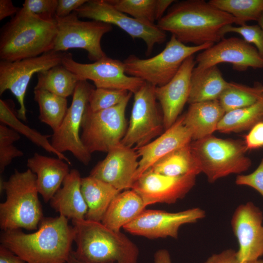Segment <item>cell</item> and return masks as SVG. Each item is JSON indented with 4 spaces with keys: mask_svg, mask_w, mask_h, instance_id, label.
Wrapping results in <instances>:
<instances>
[{
    "mask_svg": "<svg viewBox=\"0 0 263 263\" xmlns=\"http://www.w3.org/2000/svg\"><path fill=\"white\" fill-rule=\"evenodd\" d=\"M68 220L61 215L43 217L32 233L20 229L2 231L1 245L26 263H67L75 237Z\"/></svg>",
    "mask_w": 263,
    "mask_h": 263,
    "instance_id": "6da1fadb",
    "label": "cell"
},
{
    "mask_svg": "<svg viewBox=\"0 0 263 263\" xmlns=\"http://www.w3.org/2000/svg\"><path fill=\"white\" fill-rule=\"evenodd\" d=\"M236 19L204 0L175 2L157 25L178 40L194 46L214 44L223 39L221 32Z\"/></svg>",
    "mask_w": 263,
    "mask_h": 263,
    "instance_id": "7a4b0ae2",
    "label": "cell"
},
{
    "mask_svg": "<svg viewBox=\"0 0 263 263\" xmlns=\"http://www.w3.org/2000/svg\"><path fill=\"white\" fill-rule=\"evenodd\" d=\"M55 17L22 7L0 30V60L14 61L53 50L57 35Z\"/></svg>",
    "mask_w": 263,
    "mask_h": 263,
    "instance_id": "3957f363",
    "label": "cell"
},
{
    "mask_svg": "<svg viewBox=\"0 0 263 263\" xmlns=\"http://www.w3.org/2000/svg\"><path fill=\"white\" fill-rule=\"evenodd\" d=\"M79 260L89 263H137L139 249L120 231H113L101 222L86 219L72 220Z\"/></svg>",
    "mask_w": 263,
    "mask_h": 263,
    "instance_id": "277c9868",
    "label": "cell"
},
{
    "mask_svg": "<svg viewBox=\"0 0 263 263\" xmlns=\"http://www.w3.org/2000/svg\"><path fill=\"white\" fill-rule=\"evenodd\" d=\"M0 191H5L6 195L0 204L2 231L38 229L44 217L35 174L29 169L23 172L15 169L8 180L0 178Z\"/></svg>",
    "mask_w": 263,
    "mask_h": 263,
    "instance_id": "5b68a950",
    "label": "cell"
},
{
    "mask_svg": "<svg viewBox=\"0 0 263 263\" xmlns=\"http://www.w3.org/2000/svg\"><path fill=\"white\" fill-rule=\"evenodd\" d=\"M192 153L201 172L209 183L231 174H240L251 165L245 156L244 141L222 139L212 135L190 143Z\"/></svg>",
    "mask_w": 263,
    "mask_h": 263,
    "instance_id": "8992f818",
    "label": "cell"
},
{
    "mask_svg": "<svg viewBox=\"0 0 263 263\" xmlns=\"http://www.w3.org/2000/svg\"><path fill=\"white\" fill-rule=\"evenodd\" d=\"M212 45L189 46L171 35L163 50L153 57L141 59L135 55L129 56L123 61L125 72L155 87H160L175 76L187 58Z\"/></svg>",
    "mask_w": 263,
    "mask_h": 263,
    "instance_id": "52a82bcc",
    "label": "cell"
},
{
    "mask_svg": "<svg viewBox=\"0 0 263 263\" xmlns=\"http://www.w3.org/2000/svg\"><path fill=\"white\" fill-rule=\"evenodd\" d=\"M132 94L120 104L100 111L93 112L87 105L82 118L80 138L90 153L108 152L121 144L128 127L125 112Z\"/></svg>",
    "mask_w": 263,
    "mask_h": 263,
    "instance_id": "ba28073f",
    "label": "cell"
},
{
    "mask_svg": "<svg viewBox=\"0 0 263 263\" xmlns=\"http://www.w3.org/2000/svg\"><path fill=\"white\" fill-rule=\"evenodd\" d=\"M55 17L57 33L53 50L63 52L70 49H82L94 62L106 56L101 40L112 30V25L95 20H81L75 12L65 17Z\"/></svg>",
    "mask_w": 263,
    "mask_h": 263,
    "instance_id": "9c48e42d",
    "label": "cell"
},
{
    "mask_svg": "<svg viewBox=\"0 0 263 263\" xmlns=\"http://www.w3.org/2000/svg\"><path fill=\"white\" fill-rule=\"evenodd\" d=\"M66 53L54 50L41 55L14 61H0V95L9 90L16 97L19 108L18 117L27 121L25 96L30 81L36 73L62 64Z\"/></svg>",
    "mask_w": 263,
    "mask_h": 263,
    "instance_id": "30bf717a",
    "label": "cell"
},
{
    "mask_svg": "<svg viewBox=\"0 0 263 263\" xmlns=\"http://www.w3.org/2000/svg\"><path fill=\"white\" fill-rule=\"evenodd\" d=\"M155 86L145 82L134 94V101L129 125L121 143L135 150L151 141L164 128L159 111Z\"/></svg>",
    "mask_w": 263,
    "mask_h": 263,
    "instance_id": "8fae6325",
    "label": "cell"
},
{
    "mask_svg": "<svg viewBox=\"0 0 263 263\" xmlns=\"http://www.w3.org/2000/svg\"><path fill=\"white\" fill-rule=\"evenodd\" d=\"M78 18H87L114 25L135 39H142L146 46V55L151 54L154 46L164 42L166 32L157 24L150 23L128 16L107 2V0H88L75 11Z\"/></svg>",
    "mask_w": 263,
    "mask_h": 263,
    "instance_id": "7c38bea8",
    "label": "cell"
},
{
    "mask_svg": "<svg viewBox=\"0 0 263 263\" xmlns=\"http://www.w3.org/2000/svg\"><path fill=\"white\" fill-rule=\"evenodd\" d=\"M94 88L87 80H80L78 82L73 94L71 104L60 126L52 135L51 142L58 152L63 153L70 151L85 165L89 163L91 154L83 145L79 132L84 112Z\"/></svg>",
    "mask_w": 263,
    "mask_h": 263,
    "instance_id": "4fadbf2b",
    "label": "cell"
},
{
    "mask_svg": "<svg viewBox=\"0 0 263 263\" xmlns=\"http://www.w3.org/2000/svg\"><path fill=\"white\" fill-rule=\"evenodd\" d=\"M62 64L80 80L93 81L96 88L126 90L134 94L145 83L141 78L126 74L123 61L107 56L92 63H81L66 53Z\"/></svg>",
    "mask_w": 263,
    "mask_h": 263,
    "instance_id": "5bb4252c",
    "label": "cell"
},
{
    "mask_svg": "<svg viewBox=\"0 0 263 263\" xmlns=\"http://www.w3.org/2000/svg\"><path fill=\"white\" fill-rule=\"evenodd\" d=\"M205 216V211L199 207L176 212L145 209L123 228L132 235L151 239L169 237L177 239L182 225L194 223Z\"/></svg>",
    "mask_w": 263,
    "mask_h": 263,
    "instance_id": "9a60e30c",
    "label": "cell"
},
{
    "mask_svg": "<svg viewBox=\"0 0 263 263\" xmlns=\"http://www.w3.org/2000/svg\"><path fill=\"white\" fill-rule=\"evenodd\" d=\"M193 71H200L221 63H228L240 72L248 68L263 69V56L253 45L243 39L224 38L199 53Z\"/></svg>",
    "mask_w": 263,
    "mask_h": 263,
    "instance_id": "2e32d148",
    "label": "cell"
},
{
    "mask_svg": "<svg viewBox=\"0 0 263 263\" xmlns=\"http://www.w3.org/2000/svg\"><path fill=\"white\" fill-rule=\"evenodd\" d=\"M263 213L252 202L239 206L231 220L239 249L237 256L242 263L257 261L263 256Z\"/></svg>",
    "mask_w": 263,
    "mask_h": 263,
    "instance_id": "e0dca14e",
    "label": "cell"
},
{
    "mask_svg": "<svg viewBox=\"0 0 263 263\" xmlns=\"http://www.w3.org/2000/svg\"><path fill=\"white\" fill-rule=\"evenodd\" d=\"M196 176H169L149 169L134 182L131 189L140 196L146 207L156 203L174 204L193 188Z\"/></svg>",
    "mask_w": 263,
    "mask_h": 263,
    "instance_id": "ac0fdd59",
    "label": "cell"
},
{
    "mask_svg": "<svg viewBox=\"0 0 263 263\" xmlns=\"http://www.w3.org/2000/svg\"><path fill=\"white\" fill-rule=\"evenodd\" d=\"M92 169L90 176L121 191L132 188L138 167L136 150L121 143L109 152Z\"/></svg>",
    "mask_w": 263,
    "mask_h": 263,
    "instance_id": "d6986e66",
    "label": "cell"
},
{
    "mask_svg": "<svg viewBox=\"0 0 263 263\" xmlns=\"http://www.w3.org/2000/svg\"><path fill=\"white\" fill-rule=\"evenodd\" d=\"M195 65L194 55L188 57L168 83L155 88V94L162 110L165 130L175 123L185 104L188 103L192 73Z\"/></svg>",
    "mask_w": 263,
    "mask_h": 263,
    "instance_id": "ffe728a7",
    "label": "cell"
},
{
    "mask_svg": "<svg viewBox=\"0 0 263 263\" xmlns=\"http://www.w3.org/2000/svg\"><path fill=\"white\" fill-rule=\"evenodd\" d=\"M183 120V115L157 138L135 150L140 159L134 181L160 159L192 141L191 134Z\"/></svg>",
    "mask_w": 263,
    "mask_h": 263,
    "instance_id": "44dd1931",
    "label": "cell"
},
{
    "mask_svg": "<svg viewBox=\"0 0 263 263\" xmlns=\"http://www.w3.org/2000/svg\"><path fill=\"white\" fill-rule=\"evenodd\" d=\"M69 164L59 158L41 155L38 152L27 160V167L36 176L38 193L46 203L50 201L60 188L70 172Z\"/></svg>",
    "mask_w": 263,
    "mask_h": 263,
    "instance_id": "7402d4cb",
    "label": "cell"
},
{
    "mask_svg": "<svg viewBox=\"0 0 263 263\" xmlns=\"http://www.w3.org/2000/svg\"><path fill=\"white\" fill-rule=\"evenodd\" d=\"M81 178L78 170H71L50 201L51 207L68 219H85L88 207L81 192Z\"/></svg>",
    "mask_w": 263,
    "mask_h": 263,
    "instance_id": "603a6c76",
    "label": "cell"
},
{
    "mask_svg": "<svg viewBox=\"0 0 263 263\" xmlns=\"http://www.w3.org/2000/svg\"><path fill=\"white\" fill-rule=\"evenodd\" d=\"M225 113L218 100L192 103L183 115V123L197 140L212 135Z\"/></svg>",
    "mask_w": 263,
    "mask_h": 263,
    "instance_id": "cb8c5ba5",
    "label": "cell"
},
{
    "mask_svg": "<svg viewBox=\"0 0 263 263\" xmlns=\"http://www.w3.org/2000/svg\"><path fill=\"white\" fill-rule=\"evenodd\" d=\"M140 196L132 189L119 193L112 200L101 223L109 228L120 231L146 208Z\"/></svg>",
    "mask_w": 263,
    "mask_h": 263,
    "instance_id": "d4e9b609",
    "label": "cell"
},
{
    "mask_svg": "<svg viewBox=\"0 0 263 263\" xmlns=\"http://www.w3.org/2000/svg\"><path fill=\"white\" fill-rule=\"evenodd\" d=\"M81 189L88 207L85 219L96 222H101L112 200L121 192L90 175L81 178Z\"/></svg>",
    "mask_w": 263,
    "mask_h": 263,
    "instance_id": "484cf974",
    "label": "cell"
},
{
    "mask_svg": "<svg viewBox=\"0 0 263 263\" xmlns=\"http://www.w3.org/2000/svg\"><path fill=\"white\" fill-rule=\"evenodd\" d=\"M229 83L224 79L217 65L200 71H193L188 103L218 100Z\"/></svg>",
    "mask_w": 263,
    "mask_h": 263,
    "instance_id": "4316f807",
    "label": "cell"
},
{
    "mask_svg": "<svg viewBox=\"0 0 263 263\" xmlns=\"http://www.w3.org/2000/svg\"><path fill=\"white\" fill-rule=\"evenodd\" d=\"M190 143L170 152L149 169L169 176H197L201 171L191 151Z\"/></svg>",
    "mask_w": 263,
    "mask_h": 263,
    "instance_id": "83f0119b",
    "label": "cell"
},
{
    "mask_svg": "<svg viewBox=\"0 0 263 263\" xmlns=\"http://www.w3.org/2000/svg\"><path fill=\"white\" fill-rule=\"evenodd\" d=\"M80 80L76 74L61 64L38 73V81L34 90L47 91L67 98L73 95Z\"/></svg>",
    "mask_w": 263,
    "mask_h": 263,
    "instance_id": "f1b7e54d",
    "label": "cell"
},
{
    "mask_svg": "<svg viewBox=\"0 0 263 263\" xmlns=\"http://www.w3.org/2000/svg\"><path fill=\"white\" fill-rule=\"evenodd\" d=\"M263 121V95L256 103L248 107L225 113L217 131L222 133L238 132L250 130Z\"/></svg>",
    "mask_w": 263,
    "mask_h": 263,
    "instance_id": "f546056e",
    "label": "cell"
},
{
    "mask_svg": "<svg viewBox=\"0 0 263 263\" xmlns=\"http://www.w3.org/2000/svg\"><path fill=\"white\" fill-rule=\"evenodd\" d=\"M0 120L19 133H21L36 145L46 151L56 155L57 158L71 164L70 160L56 150L48 139L52 135H43L22 123L16 114L13 108L5 100H0Z\"/></svg>",
    "mask_w": 263,
    "mask_h": 263,
    "instance_id": "4dcf8cb0",
    "label": "cell"
},
{
    "mask_svg": "<svg viewBox=\"0 0 263 263\" xmlns=\"http://www.w3.org/2000/svg\"><path fill=\"white\" fill-rule=\"evenodd\" d=\"M34 99L39 106V119L48 125L53 132L58 130L67 113L66 98L48 91L34 90Z\"/></svg>",
    "mask_w": 263,
    "mask_h": 263,
    "instance_id": "1f68e13d",
    "label": "cell"
},
{
    "mask_svg": "<svg viewBox=\"0 0 263 263\" xmlns=\"http://www.w3.org/2000/svg\"><path fill=\"white\" fill-rule=\"evenodd\" d=\"M263 95V85L256 83L253 87L230 82L218 101L225 113L246 107L257 102Z\"/></svg>",
    "mask_w": 263,
    "mask_h": 263,
    "instance_id": "d6a6232c",
    "label": "cell"
},
{
    "mask_svg": "<svg viewBox=\"0 0 263 263\" xmlns=\"http://www.w3.org/2000/svg\"><path fill=\"white\" fill-rule=\"evenodd\" d=\"M208 2L234 17L240 26L248 21H257L263 12V0H211Z\"/></svg>",
    "mask_w": 263,
    "mask_h": 263,
    "instance_id": "836d02e7",
    "label": "cell"
},
{
    "mask_svg": "<svg viewBox=\"0 0 263 263\" xmlns=\"http://www.w3.org/2000/svg\"><path fill=\"white\" fill-rule=\"evenodd\" d=\"M118 11L150 23L156 21L157 0H107Z\"/></svg>",
    "mask_w": 263,
    "mask_h": 263,
    "instance_id": "e575fe53",
    "label": "cell"
},
{
    "mask_svg": "<svg viewBox=\"0 0 263 263\" xmlns=\"http://www.w3.org/2000/svg\"><path fill=\"white\" fill-rule=\"evenodd\" d=\"M132 94L126 90L95 88L90 94L88 106L93 112L104 110L120 104Z\"/></svg>",
    "mask_w": 263,
    "mask_h": 263,
    "instance_id": "d590c367",
    "label": "cell"
},
{
    "mask_svg": "<svg viewBox=\"0 0 263 263\" xmlns=\"http://www.w3.org/2000/svg\"><path fill=\"white\" fill-rule=\"evenodd\" d=\"M19 133L3 124L0 125V173L17 158L22 156L23 152L13 143L20 139Z\"/></svg>",
    "mask_w": 263,
    "mask_h": 263,
    "instance_id": "8d00e7d4",
    "label": "cell"
},
{
    "mask_svg": "<svg viewBox=\"0 0 263 263\" xmlns=\"http://www.w3.org/2000/svg\"><path fill=\"white\" fill-rule=\"evenodd\" d=\"M229 33H235L241 35L245 42L255 47L263 56V31L258 24H245L239 26L230 24L225 26L221 32L223 38L225 35Z\"/></svg>",
    "mask_w": 263,
    "mask_h": 263,
    "instance_id": "74e56055",
    "label": "cell"
},
{
    "mask_svg": "<svg viewBox=\"0 0 263 263\" xmlns=\"http://www.w3.org/2000/svg\"><path fill=\"white\" fill-rule=\"evenodd\" d=\"M58 0H25L22 7L33 14L54 17Z\"/></svg>",
    "mask_w": 263,
    "mask_h": 263,
    "instance_id": "f35d334b",
    "label": "cell"
},
{
    "mask_svg": "<svg viewBox=\"0 0 263 263\" xmlns=\"http://www.w3.org/2000/svg\"><path fill=\"white\" fill-rule=\"evenodd\" d=\"M235 183L237 185L252 188L263 197V159L253 172L247 175H238L236 177Z\"/></svg>",
    "mask_w": 263,
    "mask_h": 263,
    "instance_id": "ab89813d",
    "label": "cell"
},
{
    "mask_svg": "<svg viewBox=\"0 0 263 263\" xmlns=\"http://www.w3.org/2000/svg\"><path fill=\"white\" fill-rule=\"evenodd\" d=\"M244 142L247 150L263 147V121L258 122L250 130Z\"/></svg>",
    "mask_w": 263,
    "mask_h": 263,
    "instance_id": "60d3db41",
    "label": "cell"
},
{
    "mask_svg": "<svg viewBox=\"0 0 263 263\" xmlns=\"http://www.w3.org/2000/svg\"><path fill=\"white\" fill-rule=\"evenodd\" d=\"M205 263H242L238 259L236 251L232 249H227L220 253L214 254L210 256ZM244 263H263V260Z\"/></svg>",
    "mask_w": 263,
    "mask_h": 263,
    "instance_id": "b9f144b4",
    "label": "cell"
},
{
    "mask_svg": "<svg viewBox=\"0 0 263 263\" xmlns=\"http://www.w3.org/2000/svg\"><path fill=\"white\" fill-rule=\"evenodd\" d=\"M88 0H58L55 16L65 17L75 11Z\"/></svg>",
    "mask_w": 263,
    "mask_h": 263,
    "instance_id": "7bdbcfd3",
    "label": "cell"
},
{
    "mask_svg": "<svg viewBox=\"0 0 263 263\" xmlns=\"http://www.w3.org/2000/svg\"><path fill=\"white\" fill-rule=\"evenodd\" d=\"M19 9L14 5L11 0H0V20L9 16H14Z\"/></svg>",
    "mask_w": 263,
    "mask_h": 263,
    "instance_id": "ee69618b",
    "label": "cell"
},
{
    "mask_svg": "<svg viewBox=\"0 0 263 263\" xmlns=\"http://www.w3.org/2000/svg\"><path fill=\"white\" fill-rule=\"evenodd\" d=\"M0 263H26L19 256L3 246L0 245Z\"/></svg>",
    "mask_w": 263,
    "mask_h": 263,
    "instance_id": "f6af8a7d",
    "label": "cell"
},
{
    "mask_svg": "<svg viewBox=\"0 0 263 263\" xmlns=\"http://www.w3.org/2000/svg\"><path fill=\"white\" fill-rule=\"evenodd\" d=\"M173 2V0H157L156 20L157 21L164 16L166 10L169 9Z\"/></svg>",
    "mask_w": 263,
    "mask_h": 263,
    "instance_id": "bcb514c9",
    "label": "cell"
},
{
    "mask_svg": "<svg viewBox=\"0 0 263 263\" xmlns=\"http://www.w3.org/2000/svg\"><path fill=\"white\" fill-rule=\"evenodd\" d=\"M154 263H171L169 251L165 249H160L154 255Z\"/></svg>",
    "mask_w": 263,
    "mask_h": 263,
    "instance_id": "7dc6e473",
    "label": "cell"
},
{
    "mask_svg": "<svg viewBox=\"0 0 263 263\" xmlns=\"http://www.w3.org/2000/svg\"><path fill=\"white\" fill-rule=\"evenodd\" d=\"M67 263H89L83 262L78 259L74 254L73 251H72L69 256Z\"/></svg>",
    "mask_w": 263,
    "mask_h": 263,
    "instance_id": "c3c4849f",
    "label": "cell"
},
{
    "mask_svg": "<svg viewBox=\"0 0 263 263\" xmlns=\"http://www.w3.org/2000/svg\"><path fill=\"white\" fill-rule=\"evenodd\" d=\"M258 25L261 27L263 31V12L257 20Z\"/></svg>",
    "mask_w": 263,
    "mask_h": 263,
    "instance_id": "681fc988",
    "label": "cell"
}]
</instances>
